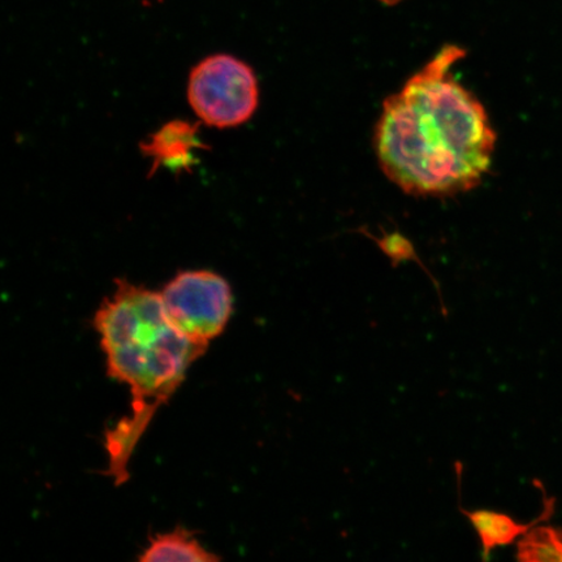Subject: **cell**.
Listing matches in <instances>:
<instances>
[{
  "instance_id": "obj_1",
  "label": "cell",
  "mask_w": 562,
  "mask_h": 562,
  "mask_svg": "<svg viewBox=\"0 0 562 562\" xmlns=\"http://www.w3.org/2000/svg\"><path fill=\"white\" fill-rule=\"evenodd\" d=\"M465 55L460 46L446 45L383 103L374 133L376 158L406 194L467 193L490 171L496 132L482 102L453 75Z\"/></svg>"
},
{
  "instance_id": "obj_2",
  "label": "cell",
  "mask_w": 562,
  "mask_h": 562,
  "mask_svg": "<svg viewBox=\"0 0 562 562\" xmlns=\"http://www.w3.org/2000/svg\"><path fill=\"white\" fill-rule=\"evenodd\" d=\"M94 327L108 358V372L128 384L132 414L105 432L108 475L117 486L128 481L133 451L158 407L170 400L191 364L206 353L168 318L161 294L116 280V290L94 316Z\"/></svg>"
},
{
  "instance_id": "obj_3",
  "label": "cell",
  "mask_w": 562,
  "mask_h": 562,
  "mask_svg": "<svg viewBox=\"0 0 562 562\" xmlns=\"http://www.w3.org/2000/svg\"><path fill=\"white\" fill-rule=\"evenodd\" d=\"M188 100L203 123L235 128L249 122L258 109L256 72L236 56L210 55L189 76Z\"/></svg>"
},
{
  "instance_id": "obj_4",
  "label": "cell",
  "mask_w": 562,
  "mask_h": 562,
  "mask_svg": "<svg viewBox=\"0 0 562 562\" xmlns=\"http://www.w3.org/2000/svg\"><path fill=\"white\" fill-rule=\"evenodd\" d=\"M168 318L189 339L207 346L234 311L228 281L211 271H182L160 292Z\"/></svg>"
},
{
  "instance_id": "obj_5",
  "label": "cell",
  "mask_w": 562,
  "mask_h": 562,
  "mask_svg": "<svg viewBox=\"0 0 562 562\" xmlns=\"http://www.w3.org/2000/svg\"><path fill=\"white\" fill-rule=\"evenodd\" d=\"M153 161V170L164 167L173 172L191 170L199 164L196 153L206 149L199 126L182 121L168 123L140 145Z\"/></svg>"
},
{
  "instance_id": "obj_6",
  "label": "cell",
  "mask_w": 562,
  "mask_h": 562,
  "mask_svg": "<svg viewBox=\"0 0 562 562\" xmlns=\"http://www.w3.org/2000/svg\"><path fill=\"white\" fill-rule=\"evenodd\" d=\"M463 516L472 524L473 529L480 538L482 547V559L488 560L490 554L498 547L515 543L518 538L525 536L527 531L537 526L540 521H544L552 513V503L546 502V507L537 519L530 524H519L504 513L494 510L477 509L467 510L460 507Z\"/></svg>"
},
{
  "instance_id": "obj_7",
  "label": "cell",
  "mask_w": 562,
  "mask_h": 562,
  "mask_svg": "<svg viewBox=\"0 0 562 562\" xmlns=\"http://www.w3.org/2000/svg\"><path fill=\"white\" fill-rule=\"evenodd\" d=\"M139 561H186V562H213L221 560L216 554L211 553L193 536V532L178 529L160 533L150 540V546L140 554Z\"/></svg>"
},
{
  "instance_id": "obj_8",
  "label": "cell",
  "mask_w": 562,
  "mask_h": 562,
  "mask_svg": "<svg viewBox=\"0 0 562 562\" xmlns=\"http://www.w3.org/2000/svg\"><path fill=\"white\" fill-rule=\"evenodd\" d=\"M517 560L522 562L562 561L560 532L550 526H533L517 543Z\"/></svg>"
},
{
  "instance_id": "obj_9",
  "label": "cell",
  "mask_w": 562,
  "mask_h": 562,
  "mask_svg": "<svg viewBox=\"0 0 562 562\" xmlns=\"http://www.w3.org/2000/svg\"><path fill=\"white\" fill-rule=\"evenodd\" d=\"M379 2H381L384 5H397L404 2V0H379Z\"/></svg>"
},
{
  "instance_id": "obj_10",
  "label": "cell",
  "mask_w": 562,
  "mask_h": 562,
  "mask_svg": "<svg viewBox=\"0 0 562 562\" xmlns=\"http://www.w3.org/2000/svg\"><path fill=\"white\" fill-rule=\"evenodd\" d=\"M559 532H560V537H561V540H562V530H559Z\"/></svg>"
}]
</instances>
